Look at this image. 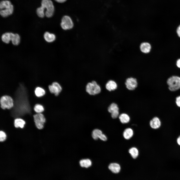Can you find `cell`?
Wrapping results in <instances>:
<instances>
[{"label":"cell","mask_w":180,"mask_h":180,"mask_svg":"<svg viewBox=\"0 0 180 180\" xmlns=\"http://www.w3.org/2000/svg\"><path fill=\"white\" fill-rule=\"evenodd\" d=\"M11 41L14 45H18L20 41V38L19 35L17 34H14Z\"/></svg>","instance_id":"d4e9b609"},{"label":"cell","mask_w":180,"mask_h":180,"mask_svg":"<svg viewBox=\"0 0 180 180\" xmlns=\"http://www.w3.org/2000/svg\"><path fill=\"white\" fill-rule=\"evenodd\" d=\"M14 34L12 32H6L2 34V40L6 43L8 44L11 40Z\"/></svg>","instance_id":"9a60e30c"},{"label":"cell","mask_w":180,"mask_h":180,"mask_svg":"<svg viewBox=\"0 0 180 180\" xmlns=\"http://www.w3.org/2000/svg\"><path fill=\"white\" fill-rule=\"evenodd\" d=\"M177 142L178 144L180 146V136L177 139Z\"/></svg>","instance_id":"d6a6232c"},{"label":"cell","mask_w":180,"mask_h":180,"mask_svg":"<svg viewBox=\"0 0 180 180\" xmlns=\"http://www.w3.org/2000/svg\"><path fill=\"white\" fill-rule=\"evenodd\" d=\"M176 65L177 66L180 68V59H178L176 62Z\"/></svg>","instance_id":"4dcf8cb0"},{"label":"cell","mask_w":180,"mask_h":180,"mask_svg":"<svg viewBox=\"0 0 180 180\" xmlns=\"http://www.w3.org/2000/svg\"><path fill=\"white\" fill-rule=\"evenodd\" d=\"M167 83L169 90L172 91L178 90L180 88V77L174 76L168 79Z\"/></svg>","instance_id":"3957f363"},{"label":"cell","mask_w":180,"mask_h":180,"mask_svg":"<svg viewBox=\"0 0 180 180\" xmlns=\"http://www.w3.org/2000/svg\"><path fill=\"white\" fill-rule=\"evenodd\" d=\"M85 90L89 95L94 96L99 94L101 92L100 86L95 80H93L88 82L86 84Z\"/></svg>","instance_id":"7a4b0ae2"},{"label":"cell","mask_w":180,"mask_h":180,"mask_svg":"<svg viewBox=\"0 0 180 180\" xmlns=\"http://www.w3.org/2000/svg\"><path fill=\"white\" fill-rule=\"evenodd\" d=\"M119 110L117 104L114 103L111 104L108 108V112L111 114L112 117L114 119L117 118L118 116Z\"/></svg>","instance_id":"ba28073f"},{"label":"cell","mask_w":180,"mask_h":180,"mask_svg":"<svg viewBox=\"0 0 180 180\" xmlns=\"http://www.w3.org/2000/svg\"><path fill=\"white\" fill-rule=\"evenodd\" d=\"M25 124V121L22 118H18L14 120V126L16 128L20 127L22 128L24 127Z\"/></svg>","instance_id":"ffe728a7"},{"label":"cell","mask_w":180,"mask_h":180,"mask_svg":"<svg viewBox=\"0 0 180 180\" xmlns=\"http://www.w3.org/2000/svg\"><path fill=\"white\" fill-rule=\"evenodd\" d=\"M57 2L60 3L64 2H65L66 0H55Z\"/></svg>","instance_id":"1f68e13d"},{"label":"cell","mask_w":180,"mask_h":180,"mask_svg":"<svg viewBox=\"0 0 180 180\" xmlns=\"http://www.w3.org/2000/svg\"><path fill=\"white\" fill-rule=\"evenodd\" d=\"M108 167L110 170L114 173H118L119 172L120 169V165L115 163L110 164Z\"/></svg>","instance_id":"5bb4252c"},{"label":"cell","mask_w":180,"mask_h":180,"mask_svg":"<svg viewBox=\"0 0 180 180\" xmlns=\"http://www.w3.org/2000/svg\"><path fill=\"white\" fill-rule=\"evenodd\" d=\"M34 94L36 96L41 97L46 94L45 90L43 88L40 87H37L34 90Z\"/></svg>","instance_id":"d6986e66"},{"label":"cell","mask_w":180,"mask_h":180,"mask_svg":"<svg viewBox=\"0 0 180 180\" xmlns=\"http://www.w3.org/2000/svg\"><path fill=\"white\" fill-rule=\"evenodd\" d=\"M125 84L128 90H134L138 86L137 80L136 78L132 77L128 78L126 80Z\"/></svg>","instance_id":"9c48e42d"},{"label":"cell","mask_w":180,"mask_h":180,"mask_svg":"<svg viewBox=\"0 0 180 180\" xmlns=\"http://www.w3.org/2000/svg\"><path fill=\"white\" fill-rule=\"evenodd\" d=\"M14 10V6L12 4L9 7L0 10V14L3 17H7L12 14Z\"/></svg>","instance_id":"30bf717a"},{"label":"cell","mask_w":180,"mask_h":180,"mask_svg":"<svg viewBox=\"0 0 180 180\" xmlns=\"http://www.w3.org/2000/svg\"><path fill=\"white\" fill-rule=\"evenodd\" d=\"M161 122L159 118L157 117H155L150 122L151 127L154 129H157L160 127Z\"/></svg>","instance_id":"7c38bea8"},{"label":"cell","mask_w":180,"mask_h":180,"mask_svg":"<svg viewBox=\"0 0 180 180\" xmlns=\"http://www.w3.org/2000/svg\"><path fill=\"white\" fill-rule=\"evenodd\" d=\"M44 37L45 40L49 42H54L56 38V36L54 34L50 33L48 32L45 33Z\"/></svg>","instance_id":"e0dca14e"},{"label":"cell","mask_w":180,"mask_h":180,"mask_svg":"<svg viewBox=\"0 0 180 180\" xmlns=\"http://www.w3.org/2000/svg\"><path fill=\"white\" fill-rule=\"evenodd\" d=\"M128 152L133 158H136L138 156V151L136 148L133 147L130 148Z\"/></svg>","instance_id":"7402d4cb"},{"label":"cell","mask_w":180,"mask_h":180,"mask_svg":"<svg viewBox=\"0 0 180 180\" xmlns=\"http://www.w3.org/2000/svg\"><path fill=\"white\" fill-rule=\"evenodd\" d=\"M176 103L177 106H178L180 107V96L176 98Z\"/></svg>","instance_id":"f1b7e54d"},{"label":"cell","mask_w":180,"mask_h":180,"mask_svg":"<svg viewBox=\"0 0 180 180\" xmlns=\"http://www.w3.org/2000/svg\"><path fill=\"white\" fill-rule=\"evenodd\" d=\"M60 26L63 30H68L72 28L74 26V23L69 16H65L62 18Z\"/></svg>","instance_id":"52a82bcc"},{"label":"cell","mask_w":180,"mask_h":180,"mask_svg":"<svg viewBox=\"0 0 180 180\" xmlns=\"http://www.w3.org/2000/svg\"><path fill=\"white\" fill-rule=\"evenodd\" d=\"M176 32L178 36L180 38V25L177 29Z\"/></svg>","instance_id":"f546056e"},{"label":"cell","mask_w":180,"mask_h":180,"mask_svg":"<svg viewBox=\"0 0 180 180\" xmlns=\"http://www.w3.org/2000/svg\"><path fill=\"white\" fill-rule=\"evenodd\" d=\"M101 140L103 141H106L107 140V138L104 134H102L99 138Z\"/></svg>","instance_id":"83f0119b"},{"label":"cell","mask_w":180,"mask_h":180,"mask_svg":"<svg viewBox=\"0 0 180 180\" xmlns=\"http://www.w3.org/2000/svg\"><path fill=\"white\" fill-rule=\"evenodd\" d=\"M105 87L107 90L110 92L116 90L117 87V85L114 81L110 80L106 84Z\"/></svg>","instance_id":"8fae6325"},{"label":"cell","mask_w":180,"mask_h":180,"mask_svg":"<svg viewBox=\"0 0 180 180\" xmlns=\"http://www.w3.org/2000/svg\"><path fill=\"white\" fill-rule=\"evenodd\" d=\"M141 51L144 53L149 52L151 49V46L150 44L147 42H144L141 44L140 46Z\"/></svg>","instance_id":"4fadbf2b"},{"label":"cell","mask_w":180,"mask_h":180,"mask_svg":"<svg viewBox=\"0 0 180 180\" xmlns=\"http://www.w3.org/2000/svg\"><path fill=\"white\" fill-rule=\"evenodd\" d=\"M79 162L81 166L86 168L90 167L92 164L91 161L90 159L88 158L82 159L80 160Z\"/></svg>","instance_id":"44dd1931"},{"label":"cell","mask_w":180,"mask_h":180,"mask_svg":"<svg viewBox=\"0 0 180 180\" xmlns=\"http://www.w3.org/2000/svg\"><path fill=\"white\" fill-rule=\"evenodd\" d=\"M119 118L120 122L123 124H126L129 122L130 120L129 116L126 113H122L119 116Z\"/></svg>","instance_id":"ac0fdd59"},{"label":"cell","mask_w":180,"mask_h":180,"mask_svg":"<svg viewBox=\"0 0 180 180\" xmlns=\"http://www.w3.org/2000/svg\"><path fill=\"white\" fill-rule=\"evenodd\" d=\"M6 133L2 131L0 132V141L3 142L6 139Z\"/></svg>","instance_id":"4316f807"},{"label":"cell","mask_w":180,"mask_h":180,"mask_svg":"<svg viewBox=\"0 0 180 180\" xmlns=\"http://www.w3.org/2000/svg\"><path fill=\"white\" fill-rule=\"evenodd\" d=\"M50 92L55 96L59 95L62 90V88L61 85L57 82H54L48 86Z\"/></svg>","instance_id":"5b68a950"},{"label":"cell","mask_w":180,"mask_h":180,"mask_svg":"<svg viewBox=\"0 0 180 180\" xmlns=\"http://www.w3.org/2000/svg\"><path fill=\"white\" fill-rule=\"evenodd\" d=\"M54 10V6L51 0H42L41 6L36 9L37 15L40 18H43L45 15L48 18L52 17Z\"/></svg>","instance_id":"6da1fadb"},{"label":"cell","mask_w":180,"mask_h":180,"mask_svg":"<svg viewBox=\"0 0 180 180\" xmlns=\"http://www.w3.org/2000/svg\"><path fill=\"white\" fill-rule=\"evenodd\" d=\"M12 4L11 2L9 0H2L0 3V9L1 10L5 8L9 7Z\"/></svg>","instance_id":"484cf974"},{"label":"cell","mask_w":180,"mask_h":180,"mask_svg":"<svg viewBox=\"0 0 180 180\" xmlns=\"http://www.w3.org/2000/svg\"><path fill=\"white\" fill-rule=\"evenodd\" d=\"M33 117L34 121L37 128L39 129L42 128L46 120L44 114L41 113H37L34 115Z\"/></svg>","instance_id":"8992f818"},{"label":"cell","mask_w":180,"mask_h":180,"mask_svg":"<svg viewBox=\"0 0 180 180\" xmlns=\"http://www.w3.org/2000/svg\"><path fill=\"white\" fill-rule=\"evenodd\" d=\"M34 109V111L37 113H40L44 110V107L41 104H35Z\"/></svg>","instance_id":"cb8c5ba5"},{"label":"cell","mask_w":180,"mask_h":180,"mask_svg":"<svg viewBox=\"0 0 180 180\" xmlns=\"http://www.w3.org/2000/svg\"><path fill=\"white\" fill-rule=\"evenodd\" d=\"M133 134L134 132L130 128H128L124 130L123 135L124 138L129 140L132 137Z\"/></svg>","instance_id":"2e32d148"},{"label":"cell","mask_w":180,"mask_h":180,"mask_svg":"<svg viewBox=\"0 0 180 180\" xmlns=\"http://www.w3.org/2000/svg\"><path fill=\"white\" fill-rule=\"evenodd\" d=\"M102 133L101 130L98 129H95L93 130L92 132V137L94 139L96 140L99 138Z\"/></svg>","instance_id":"603a6c76"},{"label":"cell","mask_w":180,"mask_h":180,"mask_svg":"<svg viewBox=\"0 0 180 180\" xmlns=\"http://www.w3.org/2000/svg\"><path fill=\"white\" fill-rule=\"evenodd\" d=\"M0 107L3 110L10 109L14 106L13 100L10 96L5 95L2 96L0 99Z\"/></svg>","instance_id":"277c9868"}]
</instances>
